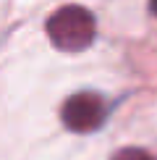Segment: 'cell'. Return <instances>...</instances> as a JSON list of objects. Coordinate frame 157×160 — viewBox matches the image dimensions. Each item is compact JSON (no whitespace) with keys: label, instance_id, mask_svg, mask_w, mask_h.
Segmentation results:
<instances>
[{"label":"cell","instance_id":"3957f363","mask_svg":"<svg viewBox=\"0 0 157 160\" xmlns=\"http://www.w3.org/2000/svg\"><path fill=\"white\" fill-rule=\"evenodd\" d=\"M113 160H155V158L139 147H126V150H118L113 155Z\"/></svg>","mask_w":157,"mask_h":160},{"label":"cell","instance_id":"6da1fadb","mask_svg":"<svg viewBox=\"0 0 157 160\" xmlns=\"http://www.w3.org/2000/svg\"><path fill=\"white\" fill-rule=\"evenodd\" d=\"M50 42L63 52H81L97 37V21L84 5H63L45 24Z\"/></svg>","mask_w":157,"mask_h":160},{"label":"cell","instance_id":"7a4b0ae2","mask_svg":"<svg viewBox=\"0 0 157 160\" xmlns=\"http://www.w3.org/2000/svg\"><path fill=\"white\" fill-rule=\"evenodd\" d=\"M107 118V102L97 92H76L65 97L60 108V121L68 131L76 134H89L97 131Z\"/></svg>","mask_w":157,"mask_h":160},{"label":"cell","instance_id":"277c9868","mask_svg":"<svg viewBox=\"0 0 157 160\" xmlns=\"http://www.w3.org/2000/svg\"><path fill=\"white\" fill-rule=\"evenodd\" d=\"M149 8H152V13L157 16V0H149Z\"/></svg>","mask_w":157,"mask_h":160}]
</instances>
